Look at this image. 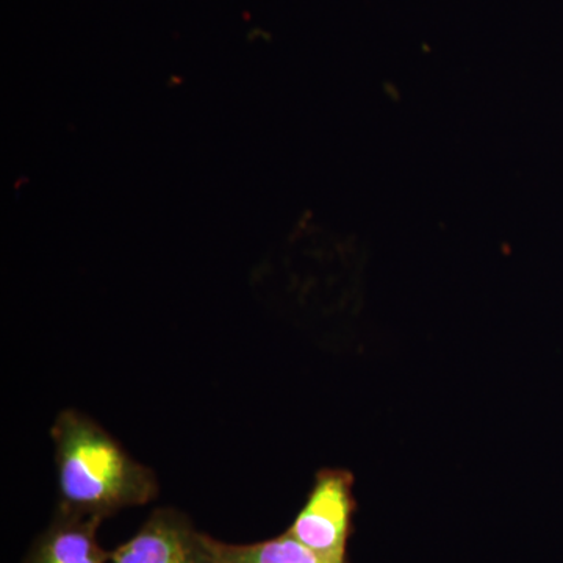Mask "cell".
<instances>
[{
  "label": "cell",
  "instance_id": "1",
  "mask_svg": "<svg viewBox=\"0 0 563 563\" xmlns=\"http://www.w3.org/2000/svg\"><path fill=\"white\" fill-rule=\"evenodd\" d=\"M57 470L58 510L111 517L158 495L157 476L132 457L87 415L66 409L51 429Z\"/></svg>",
  "mask_w": 563,
  "mask_h": 563
},
{
  "label": "cell",
  "instance_id": "2",
  "mask_svg": "<svg viewBox=\"0 0 563 563\" xmlns=\"http://www.w3.org/2000/svg\"><path fill=\"white\" fill-rule=\"evenodd\" d=\"M352 474L344 470H322L306 506L287 533L331 563H347L352 514Z\"/></svg>",
  "mask_w": 563,
  "mask_h": 563
},
{
  "label": "cell",
  "instance_id": "3",
  "mask_svg": "<svg viewBox=\"0 0 563 563\" xmlns=\"http://www.w3.org/2000/svg\"><path fill=\"white\" fill-rule=\"evenodd\" d=\"M109 563H210L207 533L196 531L184 514L163 507L111 551Z\"/></svg>",
  "mask_w": 563,
  "mask_h": 563
},
{
  "label": "cell",
  "instance_id": "4",
  "mask_svg": "<svg viewBox=\"0 0 563 563\" xmlns=\"http://www.w3.org/2000/svg\"><path fill=\"white\" fill-rule=\"evenodd\" d=\"M103 520L63 512L33 542L24 563H109L110 553L98 542Z\"/></svg>",
  "mask_w": 563,
  "mask_h": 563
},
{
  "label": "cell",
  "instance_id": "5",
  "mask_svg": "<svg viewBox=\"0 0 563 563\" xmlns=\"http://www.w3.org/2000/svg\"><path fill=\"white\" fill-rule=\"evenodd\" d=\"M207 550L210 563H331L287 532L251 544L224 543L207 536Z\"/></svg>",
  "mask_w": 563,
  "mask_h": 563
}]
</instances>
